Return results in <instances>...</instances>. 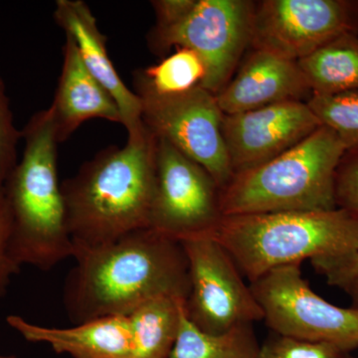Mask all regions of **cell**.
<instances>
[{"label": "cell", "mask_w": 358, "mask_h": 358, "mask_svg": "<svg viewBox=\"0 0 358 358\" xmlns=\"http://www.w3.org/2000/svg\"><path fill=\"white\" fill-rule=\"evenodd\" d=\"M307 103L320 124L338 136L346 152L358 150V90L333 95L312 94Z\"/></svg>", "instance_id": "44dd1931"}, {"label": "cell", "mask_w": 358, "mask_h": 358, "mask_svg": "<svg viewBox=\"0 0 358 358\" xmlns=\"http://www.w3.org/2000/svg\"><path fill=\"white\" fill-rule=\"evenodd\" d=\"M310 263L331 286L348 292L358 282V247L343 255L317 259Z\"/></svg>", "instance_id": "d4e9b609"}, {"label": "cell", "mask_w": 358, "mask_h": 358, "mask_svg": "<svg viewBox=\"0 0 358 358\" xmlns=\"http://www.w3.org/2000/svg\"><path fill=\"white\" fill-rule=\"evenodd\" d=\"M260 346L252 324L228 333H205L188 319L183 307L180 324L169 358H258Z\"/></svg>", "instance_id": "d6986e66"}, {"label": "cell", "mask_w": 358, "mask_h": 358, "mask_svg": "<svg viewBox=\"0 0 358 358\" xmlns=\"http://www.w3.org/2000/svg\"><path fill=\"white\" fill-rule=\"evenodd\" d=\"M59 143L67 141L92 119L122 124L114 99L85 67L74 42L66 36L63 65L50 107Z\"/></svg>", "instance_id": "2e32d148"}, {"label": "cell", "mask_w": 358, "mask_h": 358, "mask_svg": "<svg viewBox=\"0 0 358 358\" xmlns=\"http://www.w3.org/2000/svg\"><path fill=\"white\" fill-rule=\"evenodd\" d=\"M255 2L250 0H196L178 24L152 30L148 45L155 54L183 47L199 54L205 66L200 86L217 95L234 76L240 59L251 45Z\"/></svg>", "instance_id": "ba28073f"}, {"label": "cell", "mask_w": 358, "mask_h": 358, "mask_svg": "<svg viewBox=\"0 0 358 358\" xmlns=\"http://www.w3.org/2000/svg\"><path fill=\"white\" fill-rule=\"evenodd\" d=\"M22 140V157L2 186L11 216V248L21 267L48 271L74 254L49 108L30 117Z\"/></svg>", "instance_id": "3957f363"}, {"label": "cell", "mask_w": 358, "mask_h": 358, "mask_svg": "<svg viewBox=\"0 0 358 358\" xmlns=\"http://www.w3.org/2000/svg\"><path fill=\"white\" fill-rule=\"evenodd\" d=\"M6 322L26 341L48 345L72 358H131L133 333L124 315L99 317L66 329L39 326L16 315L7 317Z\"/></svg>", "instance_id": "9a60e30c"}, {"label": "cell", "mask_w": 358, "mask_h": 358, "mask_svg": "<svg viewBox=\"0 0 358 358\" xmlns=\"http://www.w3.org/2000/svg\"><path fill=\"white\" fill-rule=\"evenodd\" d=\"M185 303L179 299L160 296L129 315L133 333L131 358H169Z\"/></svg>", "instance_id": "ac0fdd59"}, {"label": "cell", "mask_w": 358, "mask_h": 358, "mask_svg": "<svg viewBox=\"0 0 358 358\" xmlns=\"http://www.w3.org/2000/svg\"><path fill=\"white\" fill-rule=\"evenodd\" d=\"M310 95L298 62L253 49L216 99L224 115H233L273 103L308 101Z\"/></svg>", "instance_id": "4fadbf2b"}, {"label": "cell", "mask_w": 358, "mask_h": 358, "mask_svg": "<svg viewBox=\"0 0 358 358\" xmlns=\"http://www.w3.org/2000/svg\"><path fill=\"white\" fill-rule=\"evenodd\" d=\"M188 265L190 322L205 333L221 334L264 320L251 287L228 252L212 237L180 242Z\"/></svg>", "instance_id": "30bf717a"}, {"label": "cell", "mask_w": 358, "mask_h": 358, "mask_svg": "<svg viewBox=\"0 0 358 358\" xmlns=\"http://www.w3.org/2000/svg\"><path fill=\"white\" fill-rule=\"evenodd\" d=\"M320 126L306 101H288L224 115L223 136L233 174L282 155Z\"/></svg>", "instance_id": "7c38bea8"}, {"label": "cell", "mask_w": 358, "mask_h": 358, "mask_svg": "<svg viewBox=\"0 0 358 358\" xmlns=\"http://www.w3.org/2000/svg\"><path fill=\"white\" fill-rule=\"evenodd\" d=\"M196 0H155L152 1L157 22L152 30L162 31L178 24L189 14Z\"/></svg>", "instance_id": "4316f807"}, {"label": "cell", "mask_w": 358, "mask_h": 358, "mask_svg": "<svg viewBox=\"0 0 358 358\" xmlns=\"http://www.w3.org/2000/svg\"><path fill=\"white\" fill-rule=\"evenodd\" d=\"M22 131L16 128L6 86L0 78V187L18 162V143Z\"/></svg>", "instance_id": "7402d4cb"}, {"label": "cell", "mask_w": 358, "mask_h": 358, "mask_svg": "<svg viewBox=\"0 0 358 358\" xmlns=\"http://www.w3.org/2000/svg\"><path fill=\"white\" fill-rule=\"evenodd\" d=\"M346 150L320 126L298 145L260 166L233 174L220 190L223 216L336 208V171Z\"/></svg>", "instance_id": "5b68a950"}, {"label": "cell", "mask_w": 358, "mask_h": 358, "mask_svg": "<svg viewBox=\"0 0 358 358\" xmlns=\"http://www.w3.org/2000/svg\"><path fill=\"white\" fill-rule=\"evenodd\" d=\"M0 358H16L14 355H0Z\"/></svg>", "instance_id": "f1b7e54d"}, {"label": "cell", "mask_w": 358, "mask_h": 358, "mask_svg": "<svg viewBox=\"0 0 358 358\" xmlns=\"http://www.w3.org/2000/svg\"><path fill=\"white\" fill-rule=\"evenodd\" d=\"M21 266L14 258L11 248V216L3 188L0 187V299L6 294L14 275Z\"/></svg>", "instance_id": "484cf974"}, {"label": "cell", "mask_w": 358, "mask_h": 358, "mask_svg": "<svg viewBox=\"0 0 358 358\" xmlns=\"http://www.w3.org/2000/svg\"><path fill=\"white\" fill-rule=\"evenodd\" d=\"M157 138L145 124L124 147L101 150L62 186L74 250L114 242L148 228Z\"/></svg>", "instance_id": "7a4b0ae2"}, {"label": "cell", "mask_w": 358, "mask_h": 358, "mask_svg": "<svg viewBox=\"0 0 358 358\" xmlns=\"http://www.w3.org/2000/svg\"><path fill=\"white\" fill-rule=\"evenodd\" d=\"M157 138L148 228L178 242L212 237L222 220L220 188L208 171Z\"/></svg>", "instance_id": "9c48e42d"}, {"label": "cell", "mask_w": 358, "mask_h": 358, "mask_svg": "<svg viewBox=\"0 0 358 358\" xmlns=\"http://www.w3.org/2000/svg\"><path fill=\"white\" fill-rule=\"evenodd\" d=\"M72 258L63 301L74 324L129 317L160 296L187 300L188 265L180 242L150 228L101 246L76 248Z\"/></svg>", "instance_id": "6da1fadb"}, {"label": "cell", "mask_w": 358, "mask_h": 358, "mask_svg": "<svg viewBox=\"0 0 358 358\" xmlns=\"http://www.w3.org/2000/svg\"><path fill=\"white\" fill-rule=\"evenodd\" d=\"M345 34L358 35V0H264L255 3L253 49L298 62Z\"/></svg>", "instance_id": "8fae6325"}, {"label": "cell", "mask_w": 358, "mask_h": 358, "mask_svg": "<svg viewBox=\"0 0 358 358\" xmlns=\"http://www.w3.org/2000/svg\"><path fill=\"white\" fill-rule=\"evenodd\" d=\"M346 355L329 343L279 336L260 348L258 358H348Z\"/></svg>", "instance_id": "603a6c76"}, {"label": "cell", "mask_w": 358, "mask_h": 358, "mask_svg": "<svg viewBox=\"0 0 358 358\" xmlns=\"http://www.w3.org/2000/svg\"><path fill=\"white\" fill-rule=\"evenodd\" d=\"M348 293L352 294L353 298H355V303H357V306L355 307L358 308V282L352 287V289L348 291Z\"/></svg>", "instance_id": "83f0119b"}, {"label": "cell", "mask_w": 358, "mask_h": 358, "mask_svg": "<svg viewBox=\"0 0 358 358\" xmlns=\"http://www.w3.org/2000/svg\"><path fill=\"white\" fill-rule=\"evenodd\" d=\"M250 287L279 336L329 343L348 353L358 348V308L338 307L315 294L300 264L271 270Z\"/></svg>", "instance_id": "52a82bcc"}, {"label": "cell", "mask_w": 358, "mask_h": 358, "mask_svg": "<svg viewBox=\"0 0 358 358\" xmlns=\"http://www.w3.org/2000/svg\"><path fill=\"white\" fill-rule=\"evenodd\" d=\"M336 208L358 222V150L346 152L336 176Z\"/></svg>", "instance_id": "cb8c5ba5"}, {"label": "cell", "mask_w": 358, "mask_h": 358, "mask_svg": "<svg viewBox=\"0 0 358 358\" xmlns=\"http://www.w3.org/2000/svg\"><path fill=\"white\" fill-rule=\"evenodd\" d=\"M312 94L358 90V35L345 34L298 61Z\"/></svg>", "instance_id": "e0dca14e"}, {"label": "cell", "mask_w": 358, "mask_h": 358, "mask_svg": "<svg viewBox=\"0 0 358 358\" xmlns=\"http://www.w3.org/2000/svg\"><path fill=\"white\" fill-rule=\"evenodd\" d=\"M205 66L199 54L179 47L157 64L138 71L134 77L159 95L185 93L200 86L205 78Z\"/></svg>", "instance_id": "ffe728a7"}, {"label": "cell", "mask_w": 358, "mask_h": 358, "mask_svg": "<svg viewBox=\"0 0 358 358\" xmlns=\"http://www.w3.org/2000/svg\"><path fill=\"white\" fill-rule=\"evenodd\" d=\"M54 18L74 42L85 67L114 99L128 136L138 133L143 128L140 98L115 70L108 54L107 38L88 4L82 0H57Z\"/></svg>", "instance_id": "5bb4252c"}, {"label": "cell", "mask_w": 358, "mask_h": 358, "mask_svg": "<svg viewBox=\"0 0 358 358\" xmlns=\"http://www.w3.org/2000/svg\"><path fill=\"white\" fill-rule=\"evenodd\" d=\"M134 83L145 128L204 167L222 189L233 171L223 136L224 114L216 96L201 86L178 95H159L138 78Z\"/></svg>", "instance_id": "8992f818"}, {"label": "cell", "mask_w": 358, "mask_h": 358, "mask_svg": "<svg viewBox=\"0 0 358 358\" xmlns=\"http://www.w3.org/2000/svg\"><path fill=\"white\" fill-rule=\"evenodd\" d=\"M212 238L252 282L282 266L352 251L358 222L339 208L223 216Z\"/></svg>", "instance_id": "277c9868"}]
</instances>
